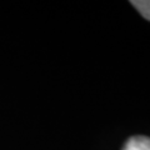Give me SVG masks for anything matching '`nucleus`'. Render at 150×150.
<instances>
[{
    "mask_svg": "<svg viewBox=\"0 0 150 150\" xmlns=\"http://www.w3.org/2000/svg\"><path fill=\"white\" fill-rule=\"evenodd\" d=\"M123 150H150V138L137 135L125 143Z\"/></svg>",
    "mask_w": 150,
    "mask_h": 150,
    "instance_id": "nucleus-1",
    "label": "nucleus"
},
{
    "mask_svg": "<svg viewBox=\"0 0 150 150\" xmlns=\"http://www.w3.org/2000/svg\"><path fill=\"white\" fill-rule=\"evenodd\" d=\"M130 3L145 19L150 20V0H135Z\"/></svg>",
    "mask_w": 150,
    "mask_h": 150,
    "instance_id": "nucleus-2",
    "label": "nucleus"
}]
</instances>
